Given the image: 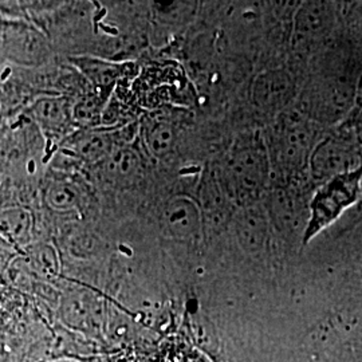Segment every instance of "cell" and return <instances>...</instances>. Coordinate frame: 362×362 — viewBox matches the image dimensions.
I'll use <instances>...</instances> for the list:
<instances>
[{
	"label": "cell",
	"mask_w": 362,
	"mask_h": 362,
	"mask_svg": "<svg viewBox=\"0 0 362 362\" xmlns=\"http://www.w3.org/2000/svg\"><path fill=\"white\" fill-rule=\"evenodd\" d=\"M272 160L264 136L248 133L233 144L223 165L227 194L242 207L252 206L270 185Z\"/></svg>",
	"instance_id": "cell-1"
},
{
	"label": "cell",
	"mask_w": 362,
	"mask_h": 362,
	"mask_svg": "<svg viewBox=\"0 0 362 362\" xmlns=\"http://www.w3.org/2000/svg\"><path fill=\"white\" fill-rule=\"evenodd\" d=\"M315 128L302 113L286 112L276 118L264 137L272 168L286 175L309 169L311 152L318 143Z\"/></svg>",
	"instance_id": "cell-2"
},
{
	"label": "cell",
	"mask_w": 362,
	"mask_h": 362,
	"mask_svg": "<svg viewBox=\"0 0 362 362\" xmlns=\"http://www.w3.org/2000/svg\"><path fill=\"white\" fill-rule=\"evenodd\" d=\"M362 194V165L348 173L325 181L315 191L309 204V219L303 231V243H309L342 214L353 207Z\"/></svg>",
	"instance_id": "cell-3"
},
{
	"label": "cell",
	"mask_w": 362,
	"mask_h": 362,
	"mask_svg": "<svg viewBox=\"0 0 362 362\" xmlns=\"http://www.w3.org/2000/svg\"><path fill=\"white\" fill-rule=\"evenodd\" d=\"M362 165L360 151L350 134L332 133L315 144L310 160L311 179L320 184Z\"/></svg>",
	"instance_id": "cell-4"
},
{
	"label": "cell",
	"mask_w": 362,
	"mask_h": 362,
	"mask_svg": "<svg viewBox=\"0 0 362 362\" xmlns=\"http://www.w3.org/2000/svg\"><path fill=\"white\" fill-rule=\"evenodd\" d=\"M296 95V82L288 71L274 69L260 73L254 79L251 88V100L263 110L276 113L282 112Z\"/></svg>",
	"instance_id": "cell-5"
},
{
	"label": "cell",
	"mask_w": 362,
	"mask_h": 362,
	"mask_svg": "<svg viewBox=\"0 0 362 362\" xmlns=\"http://www.w3.org/2000/svg\"><path fill=\"white\" fill-rule=\"evenodd\" d=\"M163 223L173 238L194 240L203 231V215L199 204L188 196L169 202L163 211Z\"/></svg>",
	"instance_id": "cell-6"
},
{
	"label": "cell",
	"mask_w": 362,
	"mask_h": 362,
	"mask_svg": "<svg viewBox=\"0 0 362 362\" xmlns=\"http://www.w3.org/2000/svg\"><path fill=\"white\" fill-rule=\"evenodd\" d=\"M270 220L257 204L242 207L235 218V236L250 254H258L267 246Z\"/></svg>",
	"instance_id": "cell-7"
},
{
	"label": "cell",
	"mask_w": 362,
	"mask_h": 362,
	"mask_svg": "<svg viewBox=\"0 0 362 362\" xmlns=\"http://www.w3.org/2000/svg\"><path fill=\"white\" fill-rule=\"evenodd\" d=\"M334 25V10L329 3H305L296 13V33L305 40L326 37Z\"/></svg>",
	"instance_id": "cell-8"
},
{
	"label": "cell",
	"mask_w": 362,
	"mask_h": 362,
	"mask_svg": "<svg viewBox=\"0 0 362 362\" xmlns=\"http://www.w3.org/2000/svg\"><path fill=\"white\" fill-rule=\"evenodd\" d=\"M353 101V90L344 81H330L320 86L313 95L311 109L317 117L337 119L344 116Z\"/></svg>",
	"instance_id": "cell-9"
},
{
	"label": "cell",
	"mask_w": 362,
	"mask_h": 362,
	"mask_svg": "<svg viewBox=\"0 0 362 362\" xmlns=\"http://www.w3.org/2000/svg\"><path fill=\"white\" fill-rule=\"evenodd\" d=\"M145 141L153 155L165 157L175 148L176 129L168 121L157 119L148 125L145 132Z\"/></svg>",
	"instance_id": "cell-10"
},
{
	"label": "cell",
	"mask_w": 362,
	"mask_h": 362,
	"mask_svg": "<svg viewBox=\"0 0 362 362\" xmlns=\"http://www.w3.org/2000/svg\"><path fill=\"white\" fill-rule=\"evenodd\" d=\"M140 168V160L137 155L130 149L118 151L116 155L110 157L107 164V172L115 177L121 180H128L133 177Z\"/></svg>",
	"instance_id": "cell-11"
},
{
	"label": "cell",
	"mask_w": 362,
	"mask_h": 362,
	"mask_svg": "<svg viewBox=\"0 0 362 362\" xmlns=\"http://www.w3.org/2000/svg\"><path fill=\"white\" fill-rule=\"evenodd\" d=\"M107 140L106 137L103 136H94L91 137L89 141L83 144L82 146V153L86 155V157H90V158H97V157H101L107 152Z\"/></svg>",
	"instance_id": "cell-12"
},
{
	"label": "cell",
	"mask_w": 362,
	"mask_h": 362,
	"mask_svg": "<svg viewBox=\"0 0 362 362\" xmlns=\"http://www.w3.org/2000/svg\"><path fill=\"white\" fill-rule=\"evenodd\" d=\"M73 199H76V196L71 194L66 187H61L58 189H52L50 194V202L52 204L59 206V207H69L73 204Z\"/></svg>",
	"instance_id": "cell-13"
},
{
	"label": "cell",
	"mask_w": 362,
	"mask_h": 362,
	"mask_svg": "<svg viewBox=\"0 0 362 362\" xmlns=\"http://www.w3.org/2000/svg\"><path fill=\"white\" fill-rule=\"evenodd\" d=\"M361 129H362V115H361Z\"/></svg>",
	"instance_id": "cell-14"
}]
</instances>
